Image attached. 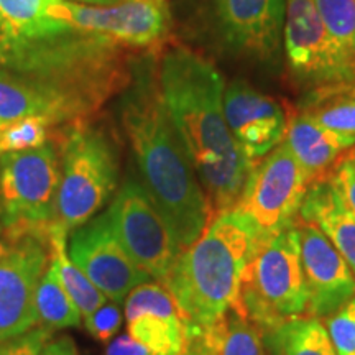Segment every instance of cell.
<instances>
[{
	"instance_id": "obj_1",
	"label": "cell",
	"mask_w": 355,
	"mask_h": 355,
	"mask_svg": "<svg viewBox=\"0 0 355 355\" xmlns=\"http://www.w3.org/2000/svg\"><path fill=\"white\" fill-rule=\"evenodd\" d=\"M119 115L144 188L183 252L198 241L212 214L163 101L158 66L152 58L132 61V78L121 92Z\"/></svg>"
},
{
	"instance_id": "obj_2",
	"label": "cell",
	"mask_w": 355,
	"mask_h": 355,
	"mask_svg": "<svg viewBox=\"0 0 355 355\" xmlns=\"http://www.w3.org/2000/svg\"><path fill=\"white\" fill-rule=\"evenodd\" d=\"M158 81L212 217L232 209L255 163L243 155L229 130L224 78L196 51L171 48L158 64Z\"/></svg>"
},
{
	"instance_id": "obj_3",
	"label": "cell",
	"mask_w": 355,
	"mask_h": 355,
	"mask_svg": "<svg viewBox=\"0 0 355 355\" xmlns=\"http://www.w3.org/2000/svg\"><path fill=\"white\" fill-rule=\"evenodd\" d=\"M125 51L74 26L32 38L0 37V66L64 104L76 122L125 89L132 78Z\"/></svg>"
},
{
	"instance_id": "obj_4",
	"label": "cell",
	"mask_w": 355,
	"mask_h": 355,
	"mask_svg": "<svg viewBox=\"0 0 355 355\" xmlns=\"http://www.w3.org/2000/svg\"><path fill=\"white\" fill-rule=\"evenodd\" d=\"M263 243L239 207L212 217L198 241L181 252L165 283L181 318L212 322L227 316Z\"/></svg>"
},
{
	"instance_id": "obj_5",
	"label": "cell",
	"mask_w": 355,
	"mask_h": 355,
	"mask_svg": "<svg viewBox=\"0 0 355 355\" xmlns=\"http://www.w3.org/2000/svg\"><path fill=\"white\" fill-rule=\"evenodd\" d=\"M119 152L102 125L68 123L61 140V181L55 224L71 234L99 214L119 188Z\"/></svg>"
},
{
	"instance_id": "obj_6",
	"label": "cell",
	"mask_w": 355,
	"mask_h": 355,
	"mask_svg": "<svg viewBox=\"0 0 355 355\" xmlns=\"http://www.w3.org/2000/svg\"><path fill=\"white\" fill-rule=\"evenodd\" d=\"M308 301L300 235L295 225L261 245L248 266L234 311L263 336L286 321L301 318L308 311Z\"/></svg>"
},
{
	"instance_id": "obj_7",
	"label": "cell",
	"mask_w": 355,
	"mask_h": 355,
	"mask_svg": "<svg viewBox=\"0 0 355 355\" xmlns=\"http://www.w3.org/2000/svg\"><path fill=\"white\" fill-rule=\"evenodd\" d=\"M60 181L61 155L50 141L0 155V229L8 241L35 235L50 243Z\"/></svg>"
},
{
	"instance_id": "obj_8",
	"label": "cell",
	"mask_w": 355,
	"mask_h": 355,
	"mask_svg": "<svg viewBox=\"0 0 355 355\" xmlns=\"http://www.w3.org/2000/svg\"><path fill=\"white\" fill-rule=\"evenodd\" d=\"M283 48L293 78L309 91V102L355 92V64L327 32L314 0H286Z\"/></svg>"
},
{
	"instance_id": "obj_9",
	"label": "cell",
	"mask_w": 355,
	"mask_h": 355,
	"mask_svg": "<svg viewBox=\"0 0 355 355\" xmlns=\"http://www.w3.org/2000/svg\"><path fill=\"white\" fill-rule=\"evenodd\" d=\"M309 183V176L282 141L248 173L235 207L250 219L266 242L295 227Z\"/></svg>"
},
{
	"instance_id": "obj_10",
	"label": "cell",
	"mask_w": 355,
	"mask_h": 355,
	"mask_svg": "<svg viewBox=\"0 0 355 355\" xmlns=\"http://www.w3.org/2000/svg\"><path fill=\"white\" fill-rule=\"evenodd\" d=\"M114 234L150 278L165 285L181 248L148 193L133 175L117 189L107 212Z\"/></svg>"
},
{
	"instance_id": "obj_11",
	"label": "cell",
	"mask_w": 355,
	"mask_h": 355,
	"mask_svg": "<svg viewBox=\"0 0 355 355\" xmlns=\"http://www.w3.org/2000/svg\"><path fill=\"white\" fill-rule=\"evenodd\" d=\"M51 15L68 21L74 28L107 38L125 50L158 46L171 28L166 0H121L114 6L56 0L51 6Z\"/></svg>"
},
{
	"instance_id": "obj_12",
	"label": "cell",
	"mask_w": 355,
	"mask_h": 355,
	"mask_svg": "<svg viewBox=\"0 0 355 355\" xmlns=\"http://www.w3.org/2000/svg\"><path fill=\"white\" fill-rule=\"evenodd\" d=\"M68 255L97 290L115 303H122L128 293L150 279L122 247L105 212L68 235Z\"/></svg>"
},
{
	"instance_id": "obj_13",
	"label": "cell",
	"mask_w": 355,
	"mask_h": 355,
	"mask_svg": "<svg viewBox=\"0 0 355 355\" xmlns=\"http://www.w3.org/2000/svg\"><path fill=\"white\" fill-rule=\"evenodd\" d=\"M286 0H209L219 42L235 55L273 61L283 44Z\"/></svg>"
},
{
	"instance_id": "obj_14",
	"label": "cell",
	"mask_w": 355,
	"mask_h": 355,
	"mask_svg": "<svg viewBox=\"0 0 355 355\" xmlns=\"http://www.w3.org/2000/svg\"><path fill=\"white\" fill-rule=\"evenodd\" d=\"M50 243L25 235L0 259V343L37 326L35 296L48 263Z\"/></svg>"
},
{
	"instance_id": "obj_15",
	"label": "cell",
	"mask_w": 355,
	"mask_h": 355,
	"mask_svg": "<svg viewBox=\"0 0 355 355\" xmlns=\"http://www.w3.org/2000/svg\"><path fill=\"white\" fill-rule=\"evenodd\" d=\"M300 235L301 263L308 288L309 318H327L355 296V277L329 239L314 224L296 222Z\"/></svg>"
},
{
	"instance_id": "obj_16",
	"label": "cell",
	"mask_w": 355,
	"mask_h": 355,
	"mask_svg": "<svg viewBox=\"0 0 355 355\" xmlns=\"http://www.w3.org/2000/svg\"><path fill=\"white\" fill-rule=\"evenodd\" d=\"M224 114L234 140L252 163L266 157L285 140V110L245 81H232L225 87Z\"/></svg>"
},
{
	"instance_id": "obj_17",
	"label": "cell",
	"mask_w": 355,
	"mask_h": 355,
	"mask_svg": "<svg viewBox=\"0 0 355 355\" xmlns=\"http://www.w3.org/2000/svg\"><path fill=\"white\" fill-rule=\"evenodd\" d=\"M127 329L152 355H178L183 343V318L162 283H144L125 298Z\"/></svg>"
},
{
	"instance_id": "obj_18",
	"label": "cell",
	"mask_w": 355,
	"mask_h": 355,
	"mask_svg": "<svg viewBox=\"0 0 355 355\" xmlns=\"http://www.w3.org/2000/svg\"><path fill=\"white\" fill-rule=\"evenodd\" d=\"M300 219L314 224L344 257L355 277V214L344 202L331 175L309 183Z\"/></svg>"
},
{
	"instance_id": "obj_19",
	"label": "cell",
	"mask_w": 355,
	"mask_h": 355,
	"mask_svg": "<svg viewBox=\"0 0 355 355\" xmlns=\"http://www.w3.org/2000/svg\"><path fill=\"white\" fill-rule=\"evenodd\" d=\"M293 157L309 176L311 183L329 175L340 155L354 148L355 140L327 130L303 110L288 122L285 140Z\"/></svg>"
},
{
	"instance_id": "obj_20",
	"label": "cell",
	"mask_w": 355,
	"mask_h": 355,
	"mask_svg": "<svg viewBox=\"0 0 355 355\" xmlns=\"http://www.w3.org/2000/svg\"><path fill=\"white\" fill-rule=\"evenodd\" d=\"M25 117H42L55 127L76 122L64 104L0 66V125Z\"/></svg>"
},
{
	"instance_id": "obj_21",
	"label": "cell",
	"mask_w": 355,
	"mask_h": 355,
	"mask_svg": "<svg viewBox=\"0 0 355 355\" xmlns=\"http://www.w3.org/2000/svg\"><path fill=\"white\" fill-rule=\"evenodd\" d=\"M56 0H0V37L32 38L71 28L68 21L55 19L51 6Z\"/></svg>"
},
{
	"instance_id": "obj_22",
	"label": "cell",
	"mask_w": 355,
	"mask_h": 355,
	"mask_svg": "<svg viewBox=\"0 0 355 355\" xmlns=\"http://www.w3.org/2000/svg\"><path fill=\"white\" fill-rule=\"evenodd\" d=\"M272 355H337L318 318H296L261 336Z\"/></svg>"
},
{
	"instance_id": "obj_23",
	"label": "cell",
	"mask_w": 355,
	"mask_h": 355,
	"mask_svg": "<svg viewBox=\"0 0 355 355\" xmlns=\"http://www.w3.org/2000/svg\"><path fill=\"white\" fill-rule=\"evenodd\" d=\"M50 257L58 268L61 285L81 311L83 318L94 313L99 306L107 301L94 283L83 273V270L71 261L68 255V234L56 224L53 225L50 232Z\"/></svg>"
},
{
	"instance_id": "obj_24",
	"label": "cell",
	"mask_w": 355,
	"mask_h": 355,
	"mask_svg": "<svg viewBox=\"0 0 355 355\" xmlns=\"http://www.w3.org/2000/svg\"><path fill=\"white\" fill-rule=\"evenodd\" d=\"M38 326L55 332L66 327H76L83 321L81 311L61 285L55 261L50 259L35 296Z\"/></svg>"
},
{
	"instance_id": "obj_25",
	"label": "cell",
	"mask_w": 355,
	"mask_h": 355,
	"mask_svg": "<svg viewBox=\"0 0 355 355\" xmlns=\"http://www.w3.org/2000/svg\"><path fill=\"white\" fill-rule=\"evenodd\" d=\"M303 110L327 130L355 140V92H339L308 102Z\"/></svg>"
},
{
	"instance_id": "obj_26",
	"label": "cell",
	"mask_w": 355,
	"mask_h": 355,
	"mask_svg": "<svg viewBox=\"0 0 355 355\" xmlns=\"http://www.w3.org/2000/svg\"><path fill=\"white\" fill-rule=\"evenodd\" d=\"M327 32L355 64V0H314Z\"/></svg>"
},
{
	"instance_id": "obj_27",
	"label": "cell",
	"mask_w": 355,
	"mask_h": 355,
	"mask_svg": "<svg viewBox=\"0 0 355 355\" xmlns=\"http://www.w3.org/2000/svg\"><path fill=\"white\" fill-rule=\"evenodd\" d=\"M227 336V316L212 322L183 319V343L178 355H222Z\"/></svg>"
},
{
	"instance_id": "obj_28",
	"label": "cell",
	"mask_w": 355,
	"mask_h": 355,
	"mask_svg": "<svg viewBox=\"0 0 355 355\" xmlns=\"http://www.w3.org/2000/svg\"><path fill=\"white\" fill-rule=\"evenodd\" d=\"M53 123L42 117H25L0 125V155L26 152L48 144Z\"/></svg>"
},
{
	"instance_id": "obj_29",
	"label": "cell",
	"mask_w": 355,
	"mask_h": 355,
	"mask_svg": "<svg viewBox=\"0 0 355 355\" xmlns=\"http://www.w3.org/2000/svg\"><path fill=\"white\" fill-rule=\"evenodd\" d=\"M222 355H266L259 329L234 309L227 313V336Z\"/></svg>"
},
{
	"instance_id": "obj_30",
	"label": "cell",
	"mask_w": 355,
	"mask_h": 355,
	"mask_svg": "<svg viewBox=\"0 0 355 355\" xmlns=\"http://www.w3.org/2000/svg\"><path fill=\"white\" fill-rule=\"evenodd\" d=\"M326 331L337 355H355V296L327 316Z\"/></svg>"
},
{
	"instance_id": "obj_31",
	"label": "cell",
	"mask_w": 355,
	"mask_h": 355,
	"mask_svg": "<svg viewBox=\"0 0 355 355\" xmlns=\"http://www.w3.org/2000/svg\"><path fill=\"white\" fill-rule=\"evenodd\" d=\"M122 316L121 303H115V301L107 303L105 301L94 313L84 318L86 319V329L96 340L107 343V340L114 339L115 334L121 329Z\"/></svg>"
},
{
	"instance_id": "obj_32",
	"label": "cell",
	"mask_w": 355,
	"mask_h": 355,
	"mask_svg": "<svg viewBox=\"0 0 355 355\" xmlns=\"http://www.w3.org/2000/svg\"><path fill=\"white\" fill-rule=\"evenodd\" d=\"M51 339V331L42 326H35L33 329L24 334L0 343V355H40L43 345Z\"/></svg>"
},
{
	"instance_id": "obj_33",
	"label": "cell",
	"mask_w": 355,
	"mask_h": 355,
	"mask_svg": "<svg viewBox=\"0 0 355 355\" xmlns=\"http://www.w3.org/2000/svg\"><path fill=\"white\" fill-rule=\"evenodd\" d=\"M331 178L334 181L337 191L343 196L344 202L355 214V152L344 155L339 158L334 168L331 170Z\"/></svg>"
},
{
	"instance_id": "obj_34",
	"label": "cell",
	"mask_w": 355,
	"mask_h": 355,
	"mask_svg": "<svg viewBox=\"0 0 355 355\" xmlns=\"http://www.w3.org/2000/svg\"><path fill=\"white\" fill-rule=\"evenodd\" d=\"M105 355H152L145 345L137 343L133 337L128 334H121L110 340Z\"/></svg>"
},
{
	"instance_id": "obj_35",
	"label": "cell",
	"mask_w": 355,
	"mask_h": 355,
	"mask_svg": "<svg viewBox=\"0 0 355 355\" xmlns=\"http://www.w3.org/2000/svg\"><path fill=\"white\" fill-rule=\"evenodd\" d=\"M40 355H79L73 337L60 336L56 339H50L43 345Z\"/></svg>"
},
{
	"instance_id": "obj_36",
	"label": "cell",
	"mask_w": 355,
	"mask_h": 355,
	"mask_svg": "<svg viewBox=\"0 0 355 355\" xmlns=\"http://www.w3.org/2000/svg\"><path fill=\"white\" fill-rule=\"evenodd\" d=\"M10 248H12V242L8 241V239L6 237V234H3L2 229H0V259H2V257L6 255Z\"/></svg>"
},
{
	"instance_id": "obj_37",
	"label": "cell",
	"mask_w": 355,
	"mask_h": 355,
	"mask_svg": "<svg viewBox=\"0 0 355 355\" xmlns=\"http://www.w3.org/2000/svg\"><path fill=\"white\" fill-rule=\"evenodd\" d=\"M81 3H87V6H114V3L121 2V0H78Z\"/></svg>"
},
{
	"instance_id": "obj_38",
	"label": "cell",
	"mask_w": 355,
	"mask_h": 355,
	"mask_svg": "<svg viewBox=\"0 0 355 355\" xmlns=\"http://www.w3.org/2000/svg\"><path fill=\"white\" fill-rule=\"evenodd\" d=\"M354 152H355V148H354Z\"/></svg>"
}]
</instances>
